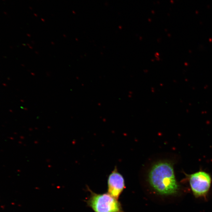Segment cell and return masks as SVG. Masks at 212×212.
<instances>
[{
  "instance_id": "cell-2",
  "label": "cell",
  "mask_w": 212,
  "mask_h": 212,
  "mask_svg": "<svg viewBox=\"0 0 212 212\" xmlns=\"http://www.w3.org/2000/svg\"><path fill=\"white\" fill-rule=\"evenodd\" d=\"M90 192L87 204L95 212H125L120 202L109 194H98Z\"/></svg>"
},
{
  "instance_id": "cell-4",
  "label": "cell",
  "mask_w": 212,
  "mask_h": 212,
  "mask_svg": "<svg viewBox=\"0 0 212 212\" xmlns=\"http://www.w3.org/2000/svg\"><path fill=\"white\" fill-rule=\"evenodd\" d=\"M107 185L108 193L118 200L125 189V185L123 176L118 171L116 167L108 176Z\"/></svg>"
},
{
  "instance_id": "cell-3",
  "label": "cell",
  "mask_w": 212,
  "mask_h": 212,
  "mask_svg": "<svg viewBox=\"0 0 212 212\" xmlns=\"http://www.w3.org/2000/svg\"><path fill=\"white\" fill-rule=\"evenodd\" d=\"M188 178L190 188L194 196L196 197L205 196L211 184V177L209 174L200 171L189 175Z\"/></svg>"
},
{
  "instance_id": "cell-1",
  "label": "cell",
  "mask_w": 212,
  "mask_h": 212,
  "mask_svg": "<svg viewBox=\"0 0 212 212\" xmlns=\"http://www.w3.org/2000/svg\"><path fill=\"white\" fill-rule=\"evenodd\" d=\"M174 164L169 160H160L153 164L147 173V182L150 189L159 196L177 194L179 186L176 180Z\"/></svg>"
}]
</instances>
